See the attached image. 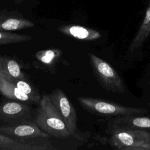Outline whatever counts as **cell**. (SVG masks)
<instances>
[{
	"mask_svg": "<svg viewBox=\"0 0 150 150\" xmlns=\"http://www.w3.org/2000/svg\"><path fill=\"white\" fill-rule=\"evenodd\" d=\"M107 133L108 137L96 139L118 150H150V132L146 129H118Z\"/></svg>",
	"mask_w": 150,
	"mask_h": 150,
	"instance_id": "2",
	"label": "cell"
},
{
	"mask_svg": "<svg viewBox=\"0 0 150 150\" xmlns=\"http://www.w3.org/2000/svg\"><path fill=\"white\" fill-rule=\"evenodd\" d=\"M59 30L64 35L81 40H93L101 37L99 32L79 25L62 26L59 28Z\"/></svg>",
	"mask_w": 150,
	"mask_h": 150,
	"instance_id": "11",
	"label": "cell"
},
{
	"mask_svg": "<svg viewBox=\"0 0 150 150\" xmlns=\"http://www.w3.org/2000/svg\"><path fill=\"white\" fill-rule=\"evenodd\" d=\"M48 95L60 114L70 135L74 136L80 140H83L84 136L77 128V115L76 110L64 92L57 88L53 90Z\"/></svg>",
	"mask_w": 150,
	"mask_h": 150,
	"instance_id": "5",
	"label": "cell"
},
{
	"mask_svg": "<svg viewBox=\"0 0 150 150\" xmlns=\"http://www.w3.org/2000/svg\"><path fill=\"white\" fill-rule=\"evenodd\" d=\"M32 38V36L26 35L0 30V45L25 42L31 40Z\"/></svg>",
	"mask_w": 150,
	"mask_h": 150,
	"instance_id": "14",
	"label": "cell"
},
{
	"mask_svg": "<svg viewBox=\"0 0 150 150\" xmlns=\"http://www.w3.org/2000/svg\"><path fill=\"white\" fill-rule=\"evenodd\" d=\"M150 35V0L144 19L129 45V51L133 52L141 47Z\"/></svg>",
	"mask_w": 150,
	"mask_h": 150,
	"instance_id": "12",
	"label": "cell"
},
{
	"mask_svg": "<svg viewBox=\"0 0 150 150\" xmlns=\"http://www.w3.org/2000/svg\"><path fill=\"white\" fill-rule=\"evenodd\" d=\"M59 52L56 50H45L38 52L36 57L41 62L46 64L51 63L58 55Z\"/></svg>",
	"mask_w": 150,
	"mask_h": 150,
	"instance_id": "16",
	"label": "cell"
},
{
	"mask_svg": "<svg viewBox=\"0 0 150 150\" xmlns=\"http://www.w3.org/2000/svg\"><path fill=\"white\" fill-rule=\"evenodd\" d=\"M0 93L6 97L26 103L35 104L34 101L28 95L21 91L6 76L4 70H0Z\"/></svg>",
	"mask_w": 150,
	"mask_h": 150,
	"instance_id": "10",
	"label": "cell"
},
{
	"mask_svg": "<svg viewBox=\"0 0 150 150\" xmlns=\"http://www.w3.org/2000/svg\"><path fill=\"white\" fill-rule=\"evenodd\" d=\"M5 60H6V59L0 56V70H4Z\"/></svg>",
	"mask_w": 150,
	"mask_h": 150,
	"instance_id": "17",
	"label": "cell"
},
{
	"mask_svg": "<svg viewBox=\"0 0 150 150\" xmlns=\"http://www.w3.org/2000/svg\"><path fill=\"white\" fill-rule=\"evenodd\" d=\"M4 71L7 76L11 79H23L25 77L18 62L12 59H6Z\"/></svg>",
	"mask_w": 150,
	"mask_h": 150,
	"instance_id": "15",
	"label": "cell"
},
{
	"mask_svg": "<svg viewBox=\"0 0 150 150\" xmlns=\"http://www.w3.org/2000/svg\"><path fill=\"white\" fill-rule=\"evenodd\" d=\"M80 105L88 112L105 118H114L125 115H144L148 110L144 108L131 107L103 98L79 97Z\"/></svg>",
	"mask_w": 150,
	"mask_h": 150,
	"instance_id": "3",
	"label": "cell"
},
{
	"mask_svg": "<svg viewBox=\"0 0 150 150\" xmlns=\"http://www.w3.org/2000/svg\"><path fill=\"white\" fill-rule=\"evenodd\" d=\"M118 129H150V118L142 115H125L111 118L106 132Z\"/></svg>",
	"mask_w": 150,
	"mask_h": 150,
	"instance_id": "8",
	"label": "cell"
},
{
	"mask_svg": "<svg viewBox=\"0 0 150 150\" xmlns=\"http://www.w3.org/2000/svg\"><path fill=\"white\" fill-rule=\"evenodd\" d=\"M149 107H150V103H149Z\"/></svg>",
	"mask_w": 150,
	"mask_h": 150,
	"instance_id": "18",
	"label": "cell"
},
{
	"mask_svg": "<svg viewBox=\"0 0 150 150\" xmlns=\"http://www.w3.org/2000/svg\"><path fill=\"white\" fill-rule=\"evenodd\" d=\"M93 73L100 84L107 91L123 94L124 82L118 72L105 60L92 53H88Z\"/></svg>",
	"mask_w": 150,
	"mask_h": 150,
	"instance_id": "4",
	"label": "cell"
},
{
	"mask_svg": "<svg viewBox=\"0 0 150 150\" xmlns=\"http://www.w3.org/2000/svg\"><path fill=\"white\" fill-rule=\"evenodd\" d=\"M35 122L52 137L64 139L70 136L60 114L47 94L42 96L35 112Z\"/></svg>",
	"mask_w": 150,
	"mask_h": 150,
	"instance_id": "1",
	"label": "cell"
},
{
	"mask_svg": "<svg viewBox=\"0 0 150 150\" xmlns=\"http://www.w3.org/2000/svg\"><path fill=\"white\" fill-rule=\"evenodd\" d=\"M35 112L25 102H6L0 105V119L10 124L35 121Z\"/></svg>",
	"mask_w": 150,
	"mask_h": 150,
	"instance_id": "6",
	"label": "cell"
},
{
	"mask_svg": "<svg viewBox=\"0 0 150 150\" xmlns=\"http://www.w3.org/2000/svg\"><path fill=\"white\" fill-rule=\"evenodd\" d=\"M19 1H25V0H19Z\"/></svg>",
	"mask_w": 150,
	"mask_h": 150,
	"instance_id": "19",
	"label": "cell"
},
{
	"mask_svg": "<svg viewBox=\"0 0 150 150\" xmlns=\"http://www.w3.org/2000/svg\"><path fill=\"white\" fill-rule=\"evenodd\" d=\"M34 26V23L16 11H0V30H19Z\"/></svg>",
	"mask_w": 150,
	"mask_h": 150,
	"instance_id": "9",
	"label": "cell"
},
{
	"mask_svg": "<svg viewBox=\"0 0 150 150\" xmlns=\"http://www.w3.org/2000/svg\"><path fill=\"white\" fill-rule=\"evenodd\" d=\"M5 74L6 75L5 73ZM6 76L18 88L30 97L34 101L35 104H38L39 103L42 97H40L39 93L32 86L31 84L28 83L27 81L23 80V79H14L9 77L6 75Z\"/></svg>",
	"mask_w": 150,
	"mask_h": 150,
	"instance_id": "13",
	"label": "cell"
},
{
	"mask_svg": "<svg viewBox=\"0 0 150 150\" xmlns=\"http://www.w3.org/2000/svg\"><path fill=\"white\" fill-rule=\"evenodd\" d=\"M0 131L11 137L27 139L50 137L49 134L40 128L35 121L1 126Z\"/></svg>",
	"mask_w": 150,
	"mask_h": 150,
	"instance_id": "7",
	"label": "cell"
}]
</instances>
